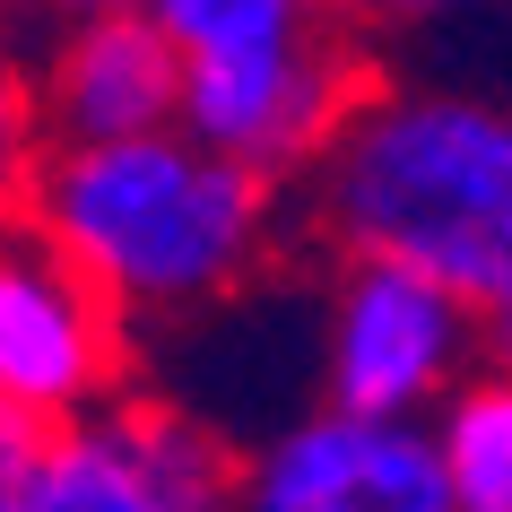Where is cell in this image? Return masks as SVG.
Instances as JSON below:
<instances>
[{"mask_svg":"<svg viewBox=\"0 0 512 512\" xmlns=\"http://www.w3.org/2000/svg\"><path fill=\"white\" fill-rule=\"evenodd\" d=\"M35 96H44L53 148L183 122V44L139 0H105V9H79V18H53V35L35 44Z\"/></svg>","mask_w":512,"mask_h":512,"instance_id":"ba28073f","label":"cell"},{"mask_svg":"<svg viewBox=\"0 0 512 512\" xmlns=\"http://www.w3.org/2000/svg\"><path fill=\"white\" fill-rule=\"evenodd\" d=\"M44 417H27L18 400H0V512H27L35 495V460H44Z\"/></svg>","mask_w":512,"mask_h":512,"instance_id":"7c38bea8","label":"cell"},{"mask_svg":"<svg viewBox=\"0 0 512 512\" xmlns=\"http://www.w3.org/2000/svg\"><path fill=\"white\" fill-rule=\"evenodd\" d=\"M235 469L191 408L113 391L70 426L44 434L27 512H217L235 504Z\"/></svg>","mask_w":512,"mask_h":512,"instance_id":"8992f818","label":"cell"},{"mask_svg":"<svg viewBox=\"0 0 512 512\" xmlns=\"http://www.w3.org/2000/svg\"><path fill=\"white\" fill-rule=\"evenodd\" d=\"M426 426H434L443 469H452L460 512H512V365L504 356L460 374Z\"/></svg>","mask_w":512,"mask_h":512,"instance_id":"9c48e42d","label":"cell"},{"mask_svg":"<svg viewBox=\"0 0 512 512\" xmlns=\"http://www.w3.org/2000/svg\"><path fill=\"white\" fill-rule=\"evenodd\" d=\"M495 356H504V365H512V322H504V330H495Z\"/></svg>","mask_w":512,"mask_h":512,"instance_id":"9a60e30c","label":"cell"},{"mask_svg":"<svg viewBox=\"0 0 512 512\" xmlns=\"http://www.w3.org/2000/svg\"><path fill=\"white\" fill-rule=\"evenodd\" d=\"M443 9H460V0H330V18H348L356 35H382V27H426V18H443Z\"/></svg>","mask_w":512,"mask_h":512,"instance_id":"4fadbf2b","label":"cell"},{"mask_svg":"<svg viewBox=\"0 0 512 512\" xmlns=\"http://www.w3.org/2000/svg\"><path fill=\"white\" fill-rule=\"evenodd\" d=\"M495 339L486 313L460 287L382 261L339 252L322 287V400L374 408V417H434L460 374H478Z\"/></svg>","mask_w":512,"mask_h":512,"instance_id":"3957f363","label":"cell"},{"mask_svg":"<svg viewBox=\"0 0 512 512\" xmlns=\"http://www.w3.org/2000/svg\"><path fill=\"white\" fill-rule=\"evenodd\" d=\"M44 157H53V131H44V96H35V53L18 18L0 9V226L27 217Z\"/></svg>","mask_w":512,"mask_h":512,"instance_id":"30bf717a","label":"cell"},{"mask_svg":"<svg viewBox=\"0 0 512 512\" xmlns=\"http://www.w3.org/2000/svg\"><path fill=\"white\" fill-rule=\"evenodd\" d=\"M217 512H235V504H217Z\"/></svg>","mask_w":512,"mask_h":512,"instance_id":"2e32d148","label":"cell"},{"mask_svg":"<svg viewBox=\"0 0 512 512\" xmlns=\"http://www.w3.org/2000/svg\"><path fill=\"white\" fill-rule=\"evenodd\" d=\"M27 217L131 322H191L278 261L287 183L209 148L183 122L70 139L44 157Z\"/></svg>","mask_w":512,"mask_h":512,"instance_id":"6da1fadb","label":"cell"},{"mask_svg":"<svg viewBox=\"0 0 512 512\" xmlns=\"http://www.w3.org/2000/svg\"><path fill=\"white\" fill-rule=\"evenodd\" d=\"M365 96H374V61L348 18H313V27L243 44V53L183 61V131L261 165L270 183H304Z\"/></svg>","mask_w":512,"mask_h":512,"instance_id":"277c9868","label":"cell"},{"mask_svg":"<svg viewBox=\"0 0 512 512\" xmlns=\"http://www.w3.org/2000/svg\"><path fill=\"white\" fill-rule=\"evenodd\" d=\"M235 512H460L426 417L304 408L235 469Z\"/></svg>","mask_w":512,"mask_h":512,"instance_id":"52a82bcc","label":"cell"},{"mask_svg":"<svg viewBox=\"0 0 512 512\" xmlns=\"http://www.w3.org/2000/svg\"><path fill=\"white\" fill-rule=\"evenodd\" d=\"M131 391V313L35 217L0 226V400L44 426Z\"/></svg>","mask_w":512,"mask_h":512,"instance_id":"5b68a950","label":"cell"},{"mask_svg":"<svg viewBox=\"0 0 512 512\" xmlns=\"http://www.w3.org/2000/svg\"><path fill=\"white\" fill-rule=\"evenodd\" d=\"M174 44L191 53H243V44H270V35H296L313 18H330V0H139Z\"/></svg>","mask_w":512,"mask_h":512,"instance_id":"8fae6325","label":"cell"},{"mask_svg":"<svg viewBox=\"0 0 512 512\" xmlns=\"http://www.w3.org/2000/svg\"><path fill=\"white\" fill-rule=\"evenodd\" d=\"M44 18H79V9H105V0H35Z\"/></svg>","mask_w":512,"mask_h":512,"instance_id":"5bb4252c","label":"cell"},{"mask_svg":"<svg viewBox=\"0 0 512 512\" xmlns=\"http://www.w3.org/2000/svg\"><path fill=\"white\" fill-rule=\"evenodd\" d=\"M296 191L330 252H382L460 287L486 339L512 322V105L374 79Z\"/></svg>","mask_w":512,"mask_h":512,"instance_id":"7a4b0ae2","label":"cell"}]
</instances>
